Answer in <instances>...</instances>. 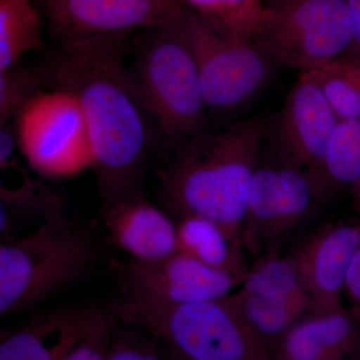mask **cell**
Listing matches in <instances>:
<instances>
[{"instance_id":"obj_16","label":"cell","mask_w":360,"mask_h":360,"mask_svg":"<svg viewBox=\"0 0 360 360\" xmlns=\"http://www.w3.org/2000/svg\"><path fill=\"white\" fill-rule=\"evenodd\" d=\"M359 359L360 319L345 309L303 317L274 354V360Z\"/></svg>"},{"instance_id":"obj_7","label":"cell","mask_w":360,"mask_h":360,"mask_svg":"<svg viewBox=\"0 0 360 360\" xmlns=\"http://www.w3.org/2000/svg\"><path fill=\"white\" fill-rule=\"evenodd\" d=\"M271 143L270 155L264 143L253 174L243 233V246L259 257L278 255L326 195L305 168Z\"/></svg>"},{"instance_id":"obj_13","label":"cell","mask_w":360,"mask_h":360,"mask_svg":"<svg viewBox=\"0 0 360 360\" xmlns=\"http://www.w3.org/2000/svg\"><path fill=\"white\" fill-rule=\"evenodd\" d=\"M359 248L360 220L324 227L291 255L309 296L312 314L343 309L341 295Z\"/></svg>"},{"instance_id":"obj_26","label":"cell","mask_w":360,"mask_h":360,"mask_svg":"<svg viewBox=\"0 0 360 360\" xmlns=\"http://www.w3.org/2000/svg\"><path fill=\"white\" fill-rule=\"evenodd\" d=\"M354 28V41L360 44V0H347Z\"/></svg>"},{"instance_id":"obj_20","label":"cell","mask_w":360,"mask_h":360,"mask_svg":"<svg viewBox=\"0 0 360 360\" xmlns=\"http://www.w3.org/2000/svg\"><path fill=\"white\" fill-rule=\"evenodd\" d=\"M212 30L227 37L255 39L264 13V0H182Z\"/></svg>"},{"instance_id":"obj_12","label":"cell","mask_w":360,"mask_h":360,"mask_svg":"<svg viewBox=\"0 0 360 360\" xmlns=\"http://www.w3.org/2000/svg\"><path fill=\"white\" fill-rule=\"evenodd\" d=\"M338 122L340 118L321 87L302 73L274 120L272 142L283 155L305 168L324 189V156Z\"/></svg>"},{"instance_id":"obj_15","label":"cell","mask_w":360,"mask_h":360,"mask_svg":"<svg viewBox=\"0 0 360 360\" xmlns=\"http://www.w3.org/2000/svg\"><path fill=\"white\" fill-rule=\"evenodd\" d=\"M106 311L98 307L53 310L4 331L0 360H65Z\"/></svg>"},{"instance_id":"obj_10","label":"cell","mask_w":360,"mask_h":360,"mask_svg":"<svg viewBox=\"0 0 360 360\" xmlns=\"http://www.w3.org/2000/svg\"><path fill=\"white\" fill-rule=\"evenodd\" d=\"M49 30L63 45L117 42L137 30H153L179 20L182 0H35Z\"/></svg>"},{"instance_id":"obj_19","label":"cell","mask_w":360,"mask_h":360,"mask_svg":"<svg viewBox=\"0 0 360 360\" xmlns=\"http://www.w3.org/2000/svg\"><path fill=\"white\" fill-rule=\"evenodd\" d=\"M44 25L35 0H0V70L41 46Z\"/></svg>"},{"instance_id":"obj_9","label":"cell","mask_w":360,"mask_h":360,"mask_svg":"<svg viewBox=\"0 0 360 360\" xmlns=\"http://www.w3.org/2000/svg\"><path fill=\"white\" fill-rule=\"evenodd\" d=\"M15 120L18 148L42 176L61 179L94 167L84 111L70 92L41 91Z\"/></svg>"},{"instance_id":"obj_2","label":"cell","mask_w":360,"mask_h":360,"mask_svg":"<svg viewBox=\"0 0 360 360\" xmlns=\"http://www.w3.org/2000/svg\"><path fill=\"white\" fill-rule=\"evenodd\" d=\"M269 134V122L257 116L184 142L160 175L168 207L179 219L198 215L217 222L243 248L251 181Z\"/></svg>"},{"instance_id":"obj_4","label":"cell","mask_w":360,"mask_h":360,"mask_svg":"<svg viewBox=\"0 0 360 360\" xmlns=\"http://www.w3.org/2000/svg\"><path fill=\"white\" fill-rule=\"evenodd\" d=\"M229 295L174 307L120 295L110 312L122 323L148 331L187 360H274Z\"/></svg>"},{"instance_id":"obj_5","label":"cell","mask_w":360,"mask_h":360,"mask_svg":"<svg viewBox=\"0 0 360 360\" xmlns=\"http://www.w3.org/2000/svg\"><path fill=\"white\" fill-rule=\"evenodd\" d=\"M184 13L170 25L151 30L132 73L160 131L170 141L186 142L205 131L208 108L182 26Z\"/></svg>"},{"instance_id":"obj_27","label":"cell","mask_w":360,"mask_h":360,"mask_svg":"<svg viewBox=\"0 0 360 360\" xmlns=\"http://www.w3.org/2000/svg\"><path fill=\"white\" fill-rule=\"evenodd\" d=\"M168 350H169V349H168ZM169 354H170V360H187L186 359H184V357L179 356V355L174 354V352H170V350H169Z\"/></svg>"},{"instance_id":"obj_28","label":"cell","mask_w":360,"mask_h":360,"mask_svg":"<svg viewBox=\"0 0 360 360\" xmlns=\"http://www.w3.org/2000/svg\"><path fill=\"white\" fill-rule=\"evenodd\" d=\"M359 360H360V359H359Z\"/></svg>"},{"instance_id":"obj_24","label":"cell","mask_w":360,"mask_h":360,"mask_svg":"<svg viewBox=\"0 0 360 360\" xmlns=\"http://www.w3.org/2000/svg\"><path fill=\"white\" fill-rule=\"evenodd\" d=\"M113 326L115 319L108 311L65 360H106Z\"/></svg>"},{"instance_id":"obj_8","label":"cell","mask_w":360,"mask_h":360,"mask_svg":"<svg viewBox=\"0 0 360 360\" xmlns=\"http://www.w3.org/2000/svg\"><path fill=\"white\" fill-rule=\"evenodd\" d=\"M182 26L198 65L208 111L234 115L269 85L278 65L257 40L215 32L187 7Z\"/></svg>"},{"instance_id":"obj_23","label":"cell","mask_w":360,"mask_h":360,"mask_svg":"<svg viewBox=\"0 0 360 360\" xmlns=\"http://www.w3.org/2000/svg\"><path fill=\"white\" fill-rule=\"evenodd\" d=\"M113 326L106 360H170L169 350L163 349L158 338L137 326Z\"/></svg>"},{"instance_id":"obj_25","label":"cell","mask_w":360,"mask_h":360,"mask_svg":"<svg viewBox=\"0 0 360 360\" xmlns=\"http://www.w3.org/2000/svg\"><path fill=\"white\" fill-rule=\"evenodd\" d=\"M345 292L352 305L350 311L360 319V248L348 270Z\"/></svg>"},{"instance_id":"obj_1","label":"cell","mask_w":360,"mask_h":360,"mask_svg":"<svg viewBox=\"0 0 360 360\" xmlns=\"http://www.w3.org/2000/svg\"><path fill=\"white\" fill-rule=\"evenodd\" d=\"M44 77L53 89L73 94L82 106L103 198L136 188L155 120L117 42L63 45Z\"/></svg>"},{"instance_id":"obj_21","label":"cell","mask_w":360,"mask_h":360,"mask_svg":"<svg viewBox=\"0 0 360 360\" xmlns=\"http://www.w3.org/2000/svg\"><path fill=\"white\" fill-rule=\"evenodd\" d=\"M359 181L360 120H340L324 156L322 184L328 193L329 187Z\"/></svg>"},{"instance_id":"obj_6","label":"cell","mask_w":360,"mask_h":360,"mask_svg":"<svg viewBox=\"0 0 360 360\" xmlns=\"http://www.w3.org/2000/svg\"><path fill=\"white\" fill-rule=\"evenodd\" d=\"M255 40L278 65L322 68L354 42L347 0H264Z\"/></svg>"},{"instance_id":"obj_22","label":"cell","mask_w":360,"mask_h":360,"mask_svg":"<svg viewBox=\"0 0 360 360\" xmlns=\"http://www.w3.org/2000/svg\"><path fill=\"white\" fill-rule=\"evenodd\" d=\"M44 75L20 63L0 70V125L18 117L26 104L44 91Z\"/></svg>"},{"instance_id":"obj_17","label":"cell","mask_w":360,"mask_h":360,"mask_svg":"<svg viewBox=\"0 0 360 360\" xmlns=\"http://www.w3.org/2000/svg\"><path fill=\"white\" fill-rule=\"evenodd\" d=\"M22 184L18 188L0 186V238L1 243L18 240L27 236L30 224L32 232L63 214L60 200L46 187L21 172Z\"/></svg>"},{"instance_id":"obj_14","label":"cell","mask_w":360,"mask_h":360,"mask_svg":"<svg viewBox=\"0 0 360 360\" xmlns=\"http://www.w3.org/2000/svg\"><path fill=\"white\" fill-rule=\"evenodd\" d=\"M103 224L110 243L131 259L151 262L179 251L176 224L137 188L104 200Z\"/></svg>"},{"instance_id":"obj_11","label":"cell","mask_w":360,"mask_h":360,"mask_svg":"<svg viewBox=\"0 0 360 360\" xmlns=\"http://www.w3.org/2000/svg\"><path fill=\"white\" fill-rule=\"evenodd\" d=\"M110 264L122 296L172 307L225 297L245 281L180 251L151 262L129 258L125 262L113 259Z\"/></svg>"},{"instance_id":"obj_3","label":"cell","mask_w":360,"mask_h":360,"mask_svg":"<svg viewBox=\"0 0 360 360\" xmlns=\"http://www.w3.org/2000/svg\"><path fill=\"white\" fill-rule=\"evenodd\" d=\"M99 257L89 225L59 214L30 236L0 245V315L18 314L75 285Z\"/></svg>"},{"instance_id":"obj_18","label":"cell","mask_w":360,"mask_h":360,"mask_svg":"<svg viewBox=\"0 0 360 360\" xmlns=\"http://www.w3.org/2000/svg\"><path fill=\"white\" fill-rule=\"evenodd\" d=\"M177 250L213 269L245 278L248 270L238 248L217 222L198 215L180 217L176 224Z\"/></svg>"}]
</instances>
